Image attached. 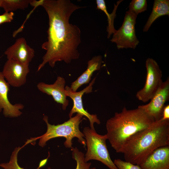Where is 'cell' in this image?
Wrapping results in <instances>:
<instances>
[{
	"instance_id": "obj_1",
	"label": "cell",
	"mask_w": 169,
	"mask_h": 169,
	"mask_svg": "<svg viewBox=\"0 0 169 169\" xmlns=\"http://www.w3.org/2000/svg\"><path fill=\"white\" fill-rule=\"evenodd\" d=\"M41 6L48 15L49 27L48 40L41 46L46 52L38 71L47 64L53 68L58 61L69 64L79 58L78 48L81 43L80 30L77 25L70 23L69 20L75 11L84 7L69 0H43Z\"/></svg>"
},
{
	"instance_id": "obj_2",
	"label": "cell",
	"mask_w": 169,
	"mask_h": 169,
	"mask_svg": "<svg viewBox=\"0 0 169 169\" xmlns=\"http://www.w3.org/2000/svg\"><path fill=\"white\" fill-rule=\"evenodd\" d=\"M169 146V120L155 121L150 127L130 137L120 153L125 161L140 165L156 149Z\"/></svg>"
},
{
	"instance_id": "obj_3",
	"label": "cell",
	"mask_w": 169,
	"mask_h": 169,
	"mask_svg": "<svg viewBox=\"0 0 169 169\" xmlns=\"http://www.w3.org/2000/svg\"><path fill=\"white\" fill-rule=\"evenodd\" d=\"M155 121L141 108L128 110L124 107L108 119L106 124V135L112 147L117 153L131 136L151 126Z\"/></svg>"
},
{
	"instance_id": "obj_4",
	"label": "cell",
	"mask_w": 169,
	"mask_h": 169,
	"mask_svg": "<svg viewBox=\"0 0 169 169\" xmlns=\"http://www.w3.org/2000/svg\"><path fill=\"white\" fill-rule=\"evenodd\" d=\"M83 116L77 113L64 123L56 125H51L48 122V117L44 116L43 119L46 124L47 130L44 135L38 137L31 138L28 140L26 144L39 139V145L44 147L49 140L56 137H63L65 138L64 143L65 146L67 148H71L73 145L72 140L73 138H78L79 142L85 147L86 141L84 135L79 129V125L84 118Z\"/></svg>"
},
{
	"instance_id": "obj_5",
	"label": "cell",
	"mask_w": 169,
	"mask_h": 169,
	"mask_svg": "<svg viewBox=\"0 0 169 169\" xmlns=\"http://www.w3.org/2000/svg\"><path fill=\"white\" fill-rule=\"evenodd\" d=\"M83 133L87 147L84 155L85 161L95 160L101 162L110 169H118L110 156L106 143L107 140L106 134L100 135L95 130L89 127H84Z\"/></svg>"
},
{
	"instance_id": "obj_6",
	"label": "cell",
	"mask_w": 169,
	"mask_h": 169,
	"mask_svg": "<svg viewBox=\"0 0 169 169\" xmlns=\"http://www.w3.org/2000/svg\"><path fill=\"white\" fill-rule=\"evenodd\" d=\"M137 16L129 11L126 12L121 26L113 33L110 41L116 44L118 49L128 48L134 49L139 44L135 28Z\"/></svg>"
},
{
	"instance_id": "obj_7",
	"label": "cell",
	"mask_w": 169,
	"mask_h": 169,
	"mask_svg": "<svg viewBox=\"0 0 169 169\" xmlns=\"http://www.w3.org/2000/svg\"><path fill=\"white\" fill-rule=\"evenodd\" d=\"M145 64L147 73L145 83L143 87L136 95V98L144 103L151 100L163 81L162 71L155 60L149 58Z\"/></svg>"
},
{
	"instance_id": "obj_8",
	"label": "cell",
	"mask_w": 169,
	"mask_h": 169,
	"mask_svg": "<svg viewBox=\"0 0 169 169\" xmlns=\"http://www.w3.org/2000/svg\"><path fill=\"white\" fill-rule=\"evenodd\" d=\"M96 77L94 78L90 84L83 90L79 92H74L70 87L66 86L65 87V93L67 96L69 97L73 101V105L69 114V118L72 117L75 113L84 116L89 120L90 123V128L95 130L94 124L96 123L99 125L100 121L96 114H91L84 108L82 96L84 94H88L92 91L93 86L95 82Z\"/></svg>"
},
{
	"instance_id": "obj_9",
	"label": "cell",
	"mask_w": 169,
	"mask_h": 169,
	"mask_svg": "<svg viewBox=\"0 0 169 169\" xmlns=\"http://www.w3.org/2000/svg\"><path fill=\"white\" fill-rule=\"evenodd\" d=\"M169 79L168 77L166 81L162 82L148 103L138 107L152 117L155 121H158L161 118L165 103L169 100Z\"/></svg>"
},
{
	"instance_id": "obj_10",
	"label": "cell",
	"mask_w": 169,
	"mask_h": 169,
	"mask_svg": "<svg viewBox=\"0 0 169 169\" xmlns=\"http://www.w3.org/2000/svg\"><path fill=\"white\" fill-rule=\"evenodd\" d=\"M29 65L14 60L8 59L2 72L10 85L19 87L26 82L27 76L30 71Z\"/></svg>"
},
{
	"instance_id": "obj_11",
	"label": "cell",
	"mask_w": 169,
	"mask_h": 169,
	"mask_svg": "<svg viewBox=\"0 0 169 169\" xmlns=\"http://www.w3.org/2000/svg\"><path fill=\"white\" fill-rule=\"evenodd\" d=\"M8 59L14 60L23 64H29L34 56L35 51L21 37L7 49L5 52Z\"/></svg>"
},
{
	"instance_id": "obj_12",
	"label": "cell",
	"mask_w": 169,
	"mask_h": 169,
	"mask_svg": "<svg viewBox=\"0 0 169 169\" xmlns=\"http://www.w3.org/2000/svg\"><path fill=\"white\" fill-rule=\"evenodd\" d=\"M65 83L64 78L58 76L53 84H49L40 82L38 84L37 87L41 92L51 96L54 101L61 104L62 109L65 110L69 103L65 93Z\"/></svg>"
},
{
	"instance_id": "obj_13",
	"label": "cell",
	"mask_w": 169,
	"mask_h": 169,
	"mask_svg": "<svg viewBox=\"0 0 169 169\" xmlns=\"http://www.w3.org/2000/svg\"><path fill=\"white\" fill-rule=\"evenodd\" d=\"M10 85L5 80L2 72L0 71V112L7 117H15L22 114L20 110L24 106L22 104H13L9 101L8 94Z\"/></svg>"
},
{
	"instance_id": "obj_14",
	"label": "cell",
	"mask_w": 169,
	"mask_h": 169,
	"mask_svg": "<svg viewBox=\"0 0 169 169\" xmlns=\"http://www.w3.org/2000/svg\"><path fill=\"white\" fill-rule=\"evenodd\" d=\"M139 166L142 169H169V146L154 151Z\"/></svg>"
},
{
	"instance_id": "obj_15",
	"label": "cell",
	"mask_w": 169,
	"mask_h": 169,
	"mask_svg": "<svg viewBox=\"0 0 169 169\" xmlns=\"http://www.w3.org/2000/svg\"><path fill=\"white\" fill-rule=\"evenodd\" d=\"M102 58L101 55L93 57L87 63L86 69L74 81L71 83L70 88L72 91L76 92L82 85L88 83L93 73L100 69Z\"/></svg>"
},
{
	"instance_id": "obj_16",
	"label": "cell",
	"mask_w": 169,
	"mask_h": 169,
	"mask_svg": "<svg viewBox=\"0 0 169 169\" xmlns=\"http://www.w3.org/2000/svg\"><path fill=\"white\" fill-rule=\"evenodd\" d=\"M165 15H169V0H154L152 12L144 27L143 31L147 32L157 18Z\"/></svg>"
},
{
	"instance_id": "obj_17",
	"label": "cell",
	"mask_w": 169,
	"mask_h": 169,
	"mask_svg": "<svg viewBox=\"0 0 169 169\" xmlns=\"http://www.w3.org/2000/svg\"><path fill=\"white\" fill-rule=\"evenodd\" d=\"M122 0H120L117 2L116 5L115 4L114 8L112 12L110 14L108 12L104 0H96L97 9L103 11L106 15L107 18L108 25L107 28V31L108 33L107 38H109L110 35L115 32L114 25V20L116 16V12L119 3Z\"/></svg>"
},
{
	"instance_id": "obj_18",
	"label": "cell",
	"mask_w": 169,
	"mask_h": 169,
	"mask_svg": "<svg viewBox=\"0 0 169 169\" xmlns=\"http://www.w3.org/2000/svg\"><path fill=\"white\" fill-rule=\"evenodd\" d=\"M21 148L20 147H16L12 153L9 162L1 163L0 166L4 169H25L21 167L18 162V153ZM47 161V159H46L41 161L37 169H39L40 168L44 165ZM47 169H52L49 167Z\"/></svg>"
},
{
	"instance_id": "obj_19",
	"label": "cell",
	"mask_w": 169,
	"mask_h": 169,
	"mask_svg": "<svg viewBox=\"0 0 169 169\" xmlns=\"http://www.w3.org/2000/svg\"><path fill=\"white\" fill-rule=\"evenodd\" d=\"M31 0H2L1 7L5 12H13L18 9H24L30 4Z\"/></svg>"
},
{
	"instance_id": "obj_20",
	"label": "cell",
	"mask_w": 169,
	"mask_h": 169,
	"mask_svg": "<svg viewBox=\"0 0 169 169\" xmlns=\"http://www.w3.org/2000/svg\"><path fill=\"white\" fill-rule=\"evenodd\" d=\"M72 157L76 161V167L75 169H96L95 167H91V163L85 161L84 155L79 151L76 147H72Z\"/></svg>"
},
{
	"instance_id": "obj_21",
	"label": "cell",
	"mask_w": 169,
	"mask_h": 169,
	"mask_svg": "<svg viewBox=\"0 0 169 169\" xmlns=\"http://www.w3.org/2000/svg\"><path fill=\"white\" fill-rule=\"evenodd\" d=\"M147 2L146 0H132L129 6V10L137 16L140 13L147 10Z\"/></svg>"
},
{
	"instance_id": "obj_22",
	"label": "cell",
	"mask_w": 169,
	"mask_h": 169,
	"mask_svg": "<svg viewBox=\"0 0 169 169\" xmlns=\"http://www.w3.org/2000/svg\"><path fill=\"white\" fill-rule=\"evenodd\" d=\"M113 162L118 169H142L139 165L119 159H115Z\"/></svg>"
},
{
	"instance_id": "obj_23",
	"label": "cell",
	"mask_w": 169,
	"mask_h": 169,
	"mask_svg": "<svg viewBox=\"0 0 169 169\" xmlns=\"http://www.w3.org/2000/svg\"><path fill=\"white\" fill-rule=\"evenodd\" d=\"M14 14L13 12H5L0 15V25L11 22L13 19Z\"/></svg>"
},
{
	"instance_id": "obj_24",
	"label": "cell",
	"mask_w": 169,
	"mask_h": 169,
	"mask_svg": "<svg viewBox=\"0 0 169 169\" xmlns=\"http://www.w3.org/2000/svg\"><path fill=\"white\" fill-rule=\"evenodd\" d=\"M160 120L162 121L169 120V105H165L163 109L162 117Z\"/></svg>"
},
{
	"instance_id": "obj_25",
	"label": "cell",
	"mask_w": 169,
	"mask_h": 169,
	"mask_svg": "<svg viewBox=\"0 0 169 169\" xmlns=\"http://www.w3.org/2000/svg\"><path fill=\"white\" fill-rule=\"evenodd\" d=\"M2 3V0H0V8L1 7Z\"/></svg>"
}]
</instances>
